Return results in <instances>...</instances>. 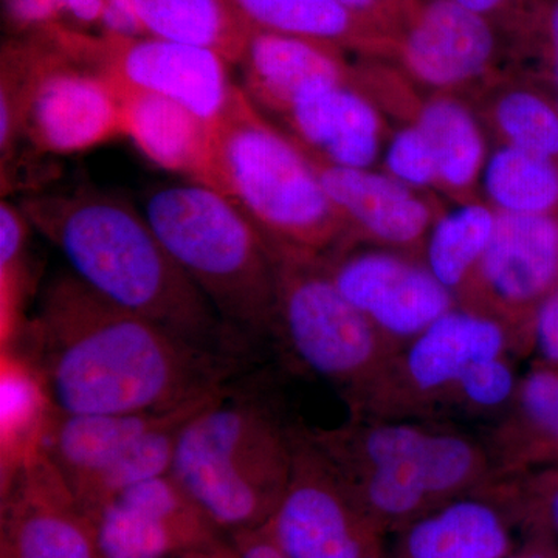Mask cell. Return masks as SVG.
Here are the masks:
<instances>
[{"label": "cell", "instance_id": "6da1fadb", "mask_svg": "<svg viewBox=\"0 0 558 558\" xmlns=\"http://www.w3.org/2000/svg\"><path fill=\"white\" fill-rule=\"evenodd\" d=\"M3 349L27 362L54 410L70 414L179 410L218 395L250 365L116 306L70 271L44 288Z\"/></svg>", "mask_w": 558, "mask_h": 558}, {"label": "cell", "instance_id": "7a4b0ae2", "mask_svg": "<svg viewBox=\"0 0 558 558\" xmlns=\"http://www.w3.org/2000/svg\"><path fill=\"white\" fill-rule=\"evenodd\" d=\"M17 205L32 229L60 250L70 274L102 299L209 351L255 359L126 201L76 189L32 194Z\"/></svg>", "mask_w": 558, "mask_h": 558}, {"label": "cell", "instance_id": "3957f363", "mask_svg": "<svg viewBox=\"0 0 558 558\" xmlns=\"http://www.w3.org/2000/svg\"><path fill=\"white\" fill-rule=\"evenodd\" d=\"M304 433L384 535L498 481L487 447L454 429L352 416L339 428Z\"/></svg>", "mask_w": 558, "mask_h": 558}, {"label": "cell", "instance_id": "277c9868", "mask_svg": "<svg viewBox=\"0 0 558 558\" xmlns=\"http://www.w3.org/2000/svg\"><path fill=\"white\" fill-rule=\"evenodd\" d=\"M293 427L242 374L180 429L171 476L223 534L256 531L288 488Z\"/></svg>", "mask_w": 558, "mask_h": 558}, {"label": "cell", "instance_id": "5b68a950", "mask_svg": "<svg viewBox=\"0 0 558 558\" xmlns=\"http://www.w3.org/2000/svg\"><path fill=\"white\" fill-rule=\"evenodd\" d=\"M142 211L231 332L253 351L271 339L277 252L233 201L189 180L153 186Z\"/></svg>", "mask_w": 558, "mask_h": 558}, {"label": "cell", "instance_id": "8992f818", "mask_svg": "<svg viewBox=\"0 0 558 558\" xmlns=\"http://www.w3.org/2000/svg\"><path fill=\"white\" fill-rule=\"evenodd\" d=\"M209 189L233 201L277 252L328 256L351 236L339 209L295 142L271 123L242 87L213 121Z\"/></svg>", "mask_w": 558, "mask_h": 558}, {"label": "cell", "instance_id": "52a82bcc", "mask_svg": "<svg viewBox=\"0 0 558 558\" xmlns=\"http://www.w3.org/2000/svg\"><path fill=\"white\" fill-rule=\"evenodd\" d=\"M277 256L271 339L281 341L303 368L339 388L354 410L395 351L340 292L323 256Z\"/></svg>", "mask_w": 558, "mask_h": 558}, {"label": "cell", "instance_id": "ba28073f", "mask_svg": "<svg viewBox=\"0 0 558 558\" xmlns=\"http://www.w3.org/2000/svg\"><path fill=\"white\" fill-rule=\"evenodd\" d=\"M70 60L97 70L119 89L149 92L215 121L240 86L216 51L157 36H120L58 24L39 33Z\"/></svg>", "mask_w": 558, "mask_h": 558}, {"label": "cell", "instance_id": "9c48e42d", "mask_svg": "<svg viewBox=\"0 0 558 558\" xmlns=\"http://www.w3.org/2000/svg\"><path fill=\"white\" fill-rule=\"evenodd\" d=\"M517 340L505 323L457 306L400 348L352 416L405 418L453 407L459 385L483 360L508 355Z\"/></svg>", "mask_w": 558, "mask_h": 558}, {"label": "cell", "instance_id": "30bf717a", "mask_svg": "<svg viewBox=\"0 0 558 558\" xmlns=\"http://www.w3.org/2000/svg\"><path fill=\"white\" fill-rule=\"evenodd\" d=\"M505 28L453 0H414L392 36L389 62L418 89L472 97L501 75Z\"/></svg>", "mask_w": 558, "mask_h": 558}, {"label": "cell", "instance_id": "8fae6325", "mask_svg": "<svg viewBox=\"0 0 558 558\" xmlns=\"http://www.w3.org/2000/svg\"><path fill=\"white\" fill-rule=\"evenodd\" d=\"M264 529L286 558H385L384 534L349 495L303 425L293 427L292 475Z\"/></svg>", "mask_w": 558, "mask_h": 558}, {"label": "cell", "instance_id": "7c38bea8", "mask_svg": "<svg viewBox=\"0 0 558 558\" xmlns=\"http://www.w3.org/2000/svg\"><path fill=\"white\" fill-rule=\"evenodd\" d=\"M355 83L387 117L416 126L428 140L438 165V193L454 204L483 201L488 135L465 98L421 89L387 60L362 58Z\"/></svg>", "mask_w": 558, "mask_h": 558}, {"label": "cell", "instance_id": "4fadbf2b", "mask_svg": "<svg viewBox=\"0 0 558 558\" xmlns=\"http://www.w3.org/2000/svg\"><path fill=\"white\" fill-rule=\"evenodd\" d=\"M323 260L340 292L395 352L458 306L453 293L414 256L347 245Z\"/></svg>", "mask_w": 558, "mask_h": 558}, {"label": "cell", "instance_id": "5bb4252c", "mask_svg": "<svg viewBox=\"0 0 558 558\" xmlns=\"http://www.w3.org/2000/svg\"><path fill=\"white\" fill-rule=\"evenodd\" d=\"M558 288V216L498 213L490 244L458 306L499 319L515 337Z\"/></svg>", "mask_w": 558, "mask_h": 558}, {"label": "cell", "instance_id": "9a60e30c", "mask_svg": "<svg viewBox=\"0 0 558 558\" xmlns=\"http://www.w3.org/2000/svg\"><path fill=\"white\" fill-rule=\"evenodd\" d=\"M35 84L28 95L24 137L49 154H76L123 135V105L116 84L70 60L43 35Z\"/></svg>", "mask_w": 558, "mask_h": 558}, {"label": "cell", "instance_id": "2e32d148", "mask_svg": "<svg viewBox=\"0 0 558 558\" xmlns=\"http://www.w3.org/2000/svg\"><path fill=\"white\" fill-rule=\"evenodd\" d=\"M89 519L101 558H178L229 537L171 473L124 488Z\"/></svg>", "mask_w": 558, "mask_h": 558}, {"label": "cell", "instance_id": "e0dca14e", "mask_svg": "<svg viewBox=\"0 0 558 558\" xmlns=\"http://www.w3.org/2000/svg\"><path fill=\"white\" fill-rule=\"evenodd\" d=\"M2 558H101L89 517L39 447L2 472Z\"/></svg>", "mask_w": 558, "mask_h": 558}, {"label": "cell", "instance_id": "ac0fdd59", "mask_svg": "<svg viewBox=\"0 0 558 558\" xmlns=\"http://www.w3.org/2000/svg\"><path fill=\"white\" fill-rule=\"evenodd\" d=\"M304 156L347 222L351 245L366 242L424 260L429 231L444 211L438 201L384 171L337 167Z\"/></svg>", "mask_w": 558, "mask_h": 558}, {"label": "cell", "instance_id": "d6986e66", "mask_svg": "<svg viewBox=\"0 0 558 558\" xmlns=\"http://www.w3.org/2000/svg\"><path fill=\"white\" fill-rule=\"evenodd\" d=\"M354 75L307 90L275 121L304 153L326 163L376 168L391 128L379 106L355 84Z\"/></svg>", "mask_w": 558, "mask_h": 558}, {"label": "cell", "instance_id": "ffe728a7", "mask_svg": "<svg viewBox=\"0 0 558 558\" xmlns=\"http://www.w3.org/2000/svg\"><path fill=\"white\" fill-rule=\"evenodd\" d=\"M512 512V502L494 484L392 532L385 558H508L517 550Z\"/></svg>", "mask_w": 558, "mask_h": 558}, {"label": "cell", "instance_id": "44dd1931", "mask_svg": "<svg viewBox=\"0 0 558 558\" xmlns=\"http://www.w3.org/2000/svg\"><path fill=\"white\" fill-rule=\"evenodd\" d=\"M348 53L317 40L253 27L240 64L250 101L269 119L288 112L301 95L354 75Z\"/></svg>", "mask_w": 558, "mask_h": 558}, {"label": "cell", "instance_id": "7402d4cb", "mask_svg": "<svg viewBox=\"0 0 558 558\" xmlns=\"http://www.w3.org/2000/svg\"><path fill=\"white\" fill-rule=\"evenodd\" d=\"M208 399L165 413L70 414L50 407L39 449L72 490L109 468L150 432Z\"/></svg>", "mask_w": 558, "mask_h": 558}, {"label": "cell", "instance_id": "603a6c76", "mask_svg": "<svg viewBox=\"0 0 558 558\" xmlns=\"http://www.w3.org/2000/svg\"><path fill=\"white\" fill-rule=\"evenodd\" d=\"M119 90L124 137L132 140L140 153L157 167L211 186L215 163L211 121L160 95Z\"/></svg>", "mask_w": 558, "mask_h": 558}, {"label": "cell", "instance_id": "cb8c5ba5", "mask_svg": "<svg viewBox=\"0 0 558 558\" xmlns=\"http://www.w3.org/2000/svg\"><path fill=\"white\" fill-rule=\"evenodd\" d=\"M252 27L317 40L360 58L389 60L391 39L337 0H233Z\"/></svg>", "mask_w": 558, "mask_h": 558}, {"label": "cell", "instance_id": "d4e9b609", "mask_svg": "<svg viewBox=\"0 0 558 558\" xmlns=\"http://www.w3.org/2000/svg\"><path fill=\"white\" fill-rule=\"evenodd\" d=\"M470 98L495 146L558 161V106L548 87L501 73Z\"/></svg>", "mask_w": 558, "mask_h": 558}, {"label": "cell", "instance_id": "484cf974", "mask_svg": "<svg viewBox=\"0 0 558 558\" xmlns=\"http://www.w3.org/2000/svg\"><path fill=\"white\" fill-rule=\"evenodd\" d=\"M509 407V416L494 435V447H488L498 481L545 454L558 457V369H532Z\"/></svg>", "mask_w": 558, "mask_h": 558}, {"label": "cell", "instance_id": "4316f807", "mask_svg": "<svg viewBox=\"0 0 558 558\" xmlns=\"http://www.w3.org/2000/svg\"><path fill=\"white\" fill-rule=\"evenodd\" d=\"M146 35L216 51L240 64L252 33L233 0H132Z\"/></svg>", "mask_w": 558, "mask_h": 558}, {"label": "cell", "instance_id": "83f0119b", "mask_svg": "<svg viewBox=\"0 0 558 558\" xmlns=\"http://www.w3.org/2000/svg\"><path fill=\"white\" fill-rule=\"evenodd\" d=\"M498 213L484 201L454 204L436 219L424 263L457 301L469 288L497 227Z\"/></svg>", "mask_w": 558, "mask_h": 558}, {"label": "cell", "instance_id": "f1b7e54d", "mask_svg": "<svg viewBox=\"0 0 558 558\" xmlns=\"http://www.w3.org/2000/svg\"><path fill=\"white\" fill-rule=\"evenodd\" d=\"M481 197L497 213L558 216V161L495 146L484 168Z\"/></svg>", "mask_w": 558, "mask_h": 558}, {"label": "cell", "instance_id": "f546056e", "mask_svg": "<svg viewBox=\"0 0 558 558\" xmlns=\"http://www.w3.org/2000/svg\"><path fill=\"white\" fill-rule=\"evenodd\" d=\"M50 407L27 362L2 349V472L38 449Z\"/></svg>", "mask_w": 558, "mask_h": 558}, {"label": "cell", "instance_id": "4dcf8cb0", "mask_svg": "<svg viewBox=\"0 0 558 558\" xmlns=\"http://www.w3.org/2000/svg\"><path fill=\"white\" fill-rule=\"evenodd\" d=\"M40 44L36 36L11 38L0 57V156L2 170L24 138L28 95L38 72Z\"/></svg>", "mask_w": 558, "mask_h": 558}, {"label": "cell", "instance_id": "1f68e13d", "mask_svg": "<svg viewBox=\"0 0 558 558\" xmlns=\"http://www.w3.org/2000/svg\"><path fill=\"white\" fill-rule=\"evenodd\" d=\"M509 36L510 57L526 60L537 83L558 92V0H535Z\"/></svg>", "mask_w": 558, "mask_h": 558}, {"label": "cell", "instance_id": "d6a6232c", "mask_svg": "<svg viewBox=\"0 0 558 558\" xmlns=\"http://www.w3.org/2000/svg\"><path fill=\"white\" fill-rule=\"evenodd\" d=\"M381 168L389 178L421 193L438 191L439 174L435 154L425 135L416 126L400 123L391 131L384 156Z\"/></svg>", "mask_w": 558, "mask_h": 558}, {"label": "cell", "instance_id": "836d02e7", "mask_svg": "<svg viewBox=\"0 0 558 558\" xmlns=\"http://www.w3.org/2000/svg\"><path fill=\"white\" fill-rule=\"evenodd\" d=\"M62 25L108 35H146L132 0H64Z\"/></svg>", "mask_w": 558, "mask_h": 558}, {"label": "cell", "instance_id": "e575fe53", "mask_svg": "<svg viewBox=\"0 0 558 558\" xmlns=\"http://www.w3.org/2000/svg\"><path fill=\"white\" fill-rule=\"evenodd\" d=\"M3 17L14 38L39 35L64 21V0H2Z\"/></svg>", "mask_w": 558, "mask_h": 558}, {"label": "cell", "instance_id": "d590c367", "mask_svg": "<svg viewBox=\"0 0 558 558\" xmlns=\"http://www.w3.org/2000/svg\"><path fill=\"white\" fill-rule=\"evenodd\" d=\"M531 339L545 362L549 366H558V288L535 311Z\"/></svg>", "mask_w": 558, "mask_h": 558}, {"label": "cell", "instance_id": "8d00e7d4", "mask_svg": "<svg viewBox=\"0 0 558 558\" xmlns=\"http://www.w3.org/2000/svg\"><path fill=\"white\" fill-rule=\"evenodd\" d=\"M337 2L379 27L391 39L392 47V36L398 32L400 22L409 13L414 0H337Z\"/></svg>", "mask_w": 558, "mask_h": 558}, {"label": "cell", "instance_id": "74e56055", "mask_svg": "<svg viewBox=\"0 0 558 558\" xmlns=\"http://www.w3.org/2000/svg\"><path fill=\"white\" fill-rule=\"evenodd\" d=\"M453 2L497 22L499 27L505 28L510 35L535 0H453Z\"/></svg>", "mask_w": 558, "mask_h": 558}, {"label": "cell", "instance_id": "f35d334b", "mask_svg": "<svg viewBox=\"0 0 558 558\" xmlns=\"http://www.w3.org/2000/svg\"><path fill=\"white\" fill-rule=\"evenodd\" d=\"M526 484L527 501L524 506H531L558 535V475L539 476Z\"/></svg>", "mask_w": 558, "mask_h": 558}, {"label": "cell", "instance_id": "ab89813d", "mask_svg": "<svg viewBox=\"0 0 558 558\" xmlns=\"http://www.w3.org/2000/svg\"><path fill=\"white\" fill-rule=\"evenodd\" d=\"M230 538L233 539L236 558H286L264 527L242 532Z\"/></svg>", "mask_w": 558, "mask_h": 558}, {"label": "cell", "instance_id": "60d3db41", "mask_svg": "<svg viewBox=\"0 0 558 558\" xmlns=\"http://www.w3.org/2000/svg\"><path fill=\"white\" fill-rule=\"evenodd\" d=\"M183 558H236V549H234L233 539L229 538L215 548L186 554Z\"/></svg>", "mask_w": 558, "mask_h": 558}, {"label": "cell", "instance_id": "b9f144b4", "mask_svg": "<svg viewBox=\"0 0 558 558\" xmlns=\"http://www.w3.org/2000/svg\"><path fill=\"white\" fill-rule=\"evenodd\" d=\"M508 558H557L550 550L542 546H529V548L517 549Z\"/></svg>", "mask_w": 558, "mask_h": 558}, {"label": "cell", "instance_id": "7bdbcfd3", "mask_svg": "<svg viewBox=\"0 0 558 558\" xmlns=\"http://www.w3.org/2000/svg\"><path fill=\"white\" fill-rule=\"evenodd\" d=\"M548 89H549V87H548ZM549 90H550V94H553L554 100H556L557 106H558V92L554 90V89H549Z\"/></svg>", "mask_w": 558, "mask_h": 558}, {"label": "cell", "instance_id": "ee69618b", "mask_svg": "<svg viewBox=\"0 0 558 558\" xmlns=\"http://www.w3.org/2000/svg\"><path fill=\"white\" fill-rule=\"evenodd\" d=\"M178 558H183V556L182 557H178Z\"/></svg>", "mask_w": 558, "mask_h": 558}]
</instances>
